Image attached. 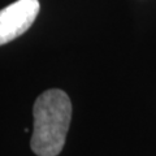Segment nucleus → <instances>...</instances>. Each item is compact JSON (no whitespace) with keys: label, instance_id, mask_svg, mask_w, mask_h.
Here are the masks:
<instances>
[{"label":"nucleus","instance_id":"f257e3e1","mask_svg":"<svg viewBox=\"0 0 156 156\" xmlns=\"http://www.w3.org/2000/svg\"><path fill=\"white\" fill-rule=\"evenodd\" d=\"M31 151L38 156H57L65 144L72 120V103L62 90L51 89L37 98L33 107Z\"/></svg>","mask_w":156,"mask_h":156},{"label":"nucleus","instance_id":"f03ea898","mask_svg":"<svg viewBox=\"0 0 156 156\" xmlns=\"http://www.w3.org/2000/svg\"><path fill=\"white\" fill-rule=\"evenodd\" d=\"M39 9L38 0H17L0 9V46L21 37L35 21Z\"/></svg>","mask_w":156,"mask_h":156}]
</instances>
